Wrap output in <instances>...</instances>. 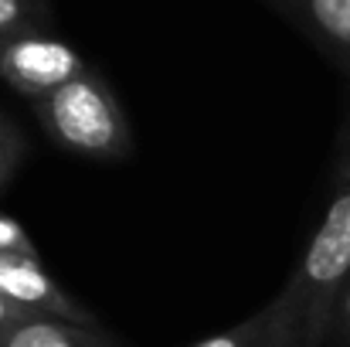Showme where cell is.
<instances>
[{"label":"cell","instance_id":"13","mask_svg":"<svg viewBox=\"0 0 350 347\" xmlns=\"http://www.w3.org/2000/svg\"><path fill=\"white\" fill-rule=\"evenodd\" d=\"M347 110H350V99H347Z\"/></svg>","mask_w":350,"mask_h":347},{"label":"cell","instance_id":"4","mask_svg":"<svg viewBox=\"0 0 350 347\" xmlns=\"http://www.w3.org/2000/svg\"><path fill=\"white\" fill-rule=\"evenodd\" d=\"M0 293L24 313L62 317L75 324H99L96 313L82 307L72 293H65L62 283L41 266V259L27 252H0Z\"/></svg>","mask_w":350,"mask_h":347},{"label":"cell","instance_id":"8","mask_svg":"<svg viewBox=\"0 0 350 347\" xmlns=\"http://www.w3.org/2000/svg\"><path fill=\"white\" fill-rule=\"evenodd\" d=\"M48 17H51L48 0H0V38L31 27H48Z\"/></svg>","mask_w":350,"mask_h":347},{"label":"cell","instance_id":"11","mask_svg":"<svg viewBox=\"0 0 350 347\" xmlns=\"http://www.w3.org/2000/svg\"><path fill=\"white\" fill-rule=\"evenodd\" d=\"M327 337H337L344 347H350V279L344 283V290L337 293L334 300V313H330V334Z\"/></svg>","mask_w":350,"mask_h":347},{"label":"cell","instance_id":"5","mask_svg":"<svg viewBox=\"0 0 350 347\" xmlns=\"http://www.w3.org/2000/svg\"><path fill=\"white\" fill-rule=\"evenodd\" d=\"M350 79V0H262Z\"/></svg>","mask_w":350,"mask_h":347},{"label":"cell","instance_id":"7","mask_svg":"<svg viewBox=\"0 0 350 347\" xmlns=\"http://www.w3.org/2000/svg\"><path fill=\"white\" fill-rule=\"evenodd\" d=\"M191 347H293V324H289L286 293L279 290L265 307H258L245 320H238V324Z\"/></svg>","mask_w":350,"mask_h":347},{"label":"cell","instance_id":"12","mask_svg":"<svg viewBox=\"0 0 350 347\" xmlns=\"http://www.w3.org/2000/svg\"><path fill=\"white\" fill-rule=\"evenodd\" d=\"M21 317H27V313H24L21 307H14V303L0 293V337H3V334H7V331H10L17 320H21Z\"/></svg>","mask_w":350,"mask_h":347},{"label":"cell","instance_id":"6","mask_svg":"<svg viewBox=\"0 0 350 347\" xmlns=\"http://www.w3.org/2000/svg\"><path fill=\"white\" fill-rule=\"evenodd\" d=\"M0 347H122L99 324H75L62 317L27 313L3 337Z\"/></svg>","mask_w":350,"mask_h":347},{"label":"cell","instance_id":"9","mask_svg":"<svg viewBox=\"0 0 350 347\" xmlns=\"http://www.w3.org/2000/svg\"><path fill=\"white\" fill-rule=\"evenodd\" d=\"M24 150H27L24 129L7 113H0V191H3L7 181L17 174V167H21V160H24Z\"/></svg>","mask_w":350,"mask_h":347},{"label":"cell","instance_id":"1","mask_svg":"<svg viewBox=\"0 0 350 347\" xmlns=\"http://www.w3.org/2000/svg\"><path fill=\"white\" fill-rule=\"evenodd\" d=\"M350 279V110L344 113L330 198L320 225L313 229L299 262L293 266L282 293L289 303L293 347H323L330 334L334 300Z\"/></svg>","mask_w":350,"mask_h":347},{"label":"cell","instance_id":"10","mask_svg":"<svg viewBox=\"0 0 350 347\" xmlns=\"http://www.w3.org/2000/svg\"><path fill=\"white\" fill-rule=\"evenodd\" d=\"M0 252H27V255H38L34 238L27 235V229H24L17 218L3 215V211H0Z\"/></svg>","mask_w":350,"mask_h":347},{"label":"cell","instance_id":"3","mask_svg":"<svg viewBox=\"0 0 350 347\" xmlns=\"http://www.w3.org/2000/svg\"><path fill=\"white\" fill-rule=\"evenodd\" d=\"M85 58L68 41L55 38L48 27H31L0 38V82H7L24 99H41L72 75H79Z\"/></svg>","mask_w":350,"mask_h":347},{"label":"cell","instance_id":"2","mask_svg":"<svg viewBox=\"0 0 350 347\" xmlns=\"http://www.w3.org/2000/svg\"><path fill=\"white\" fill-rule=\"evenodd\" d=\"M34 116L44 136L75 157L113 164L133 153L129 116L113 86L92 68H82L48 96L34 99Z\"/></svg>","mask_w":350,"mask_h":347}]
</instances>
